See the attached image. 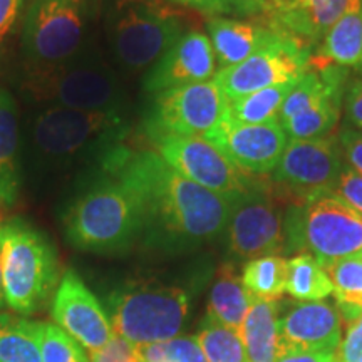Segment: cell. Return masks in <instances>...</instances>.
Segmentation results:
<instances>
[{
	"instance_id": "6da1fadb",
	"label": "cell",
	"mask_w": 362,
	"mask_h": 362,
	"mask_svg": "<svg viewBox=\"0 0 362 362\" xmlns=\"http://www.w3.org/2000/svg\"><path fill=\"white\" fill-rule=\"evenodd\" d=\"M98 168L123 180L138 194L143 208L141 240L146 247L187 252L223 235L233 198L185 178L156 151H136L123 144Z\"/></svg>"
},
{
	"instance_id": "7a4b0ae2",
	"label": "cell",
	"mask_w": 362,
	"mask_h": 362,
	"mask_svg": "<svg viewBox=\"0 0 362 362\" xmlns=\"http://www.w3.org/2000/svg\"><path fill=\"white\" fill-rule=\"evenodd\" d=\"M129 124L119 112L45 106L29 128L30 153L39 170L66 171L98 161L123 146Z\"/></svg>"
},
{
	"instance_id": "3957f363",
	"label": "cell",
	"mask_w": 362,
	"mask_h": 362,
	"mask_svg": "<svg viewBox=\"0 0 362 362\" xmlns=\"http://www.w3.org/2000/svg\"><path fill=\"white\" fill-rule=\"evenodd\" d=\"M98 170L96 178L67 208L64 237L81 252H126L143 235L141 203L123 180Z\"/></svg>"
},
{
	"instance_id": "277c9868",
	"label": "cell",
	"mask_w": 362,
	"mask_h": 362,
	"mask_svg": "<svg viewBox=\"0 0 362 362\" xmlns=\"http://www.w3.org/2000/svg\"><path fill=\"white\" fill-rule=\"evenodd\" d=\"M0 252L8 309L24 317L42 310L61 282L57 252L47 235L22 218L4 220Z\"/></svg>"
},
{
	"instance_id": "5b68a950",
	"label": "cell",
	"mask_w": 362,
	"mask_h": 362,
	"mask_svg": "<svg viewBox=\"0 0 362 362\" xmlns=\"http://www.w3.org/2000/svg\"><path fill=\"white\" fill-rule=\"evenodd\" d=\"M106 305L116 336L141 347L180 336L192 312V292L173 284L128 282L110 292Z\"/></svg>"
},
{
	"instance_id": "8992f818",
	"label": "cell",
	"mask_w": 362,
	"mask_h": 362,
	"mask_svg": "<svg viewBox=\"0 0 362 362\" xmlns=\"http://www.w3.org/2000/svg\"><path fill=\"white\" fill-rule=\"evenodd\" d=\"M94 0H30L21 29L29 72L61 66L93 47Z\"/></svg>"
},
{
	"instance_id": "52a82bcc",
	"label": "cell",
	"mask_w": 362,
	"mask_h": 362,
	"mask_svg": "<svg viewBox=\"0 0 362 362\" xmlns=\"http://www.w3.org/2000/svg\"><path fill=\"white\" fill-rule=\"evenodd\" d=\"M25 88L47 106L124 115L123 84L94 47L61 66L29 72Z\"/></svg>"
},
{
	"instance_id": "ba28073f",
	"label": "cell",
	"mask_w": 362,
	"mask_h": 362,
	"mask_svg": "<svg viewBox=\"0 0 362 362\" xmlns=\"http://www.w3.org/2000/svg\"><path fill=\"white\" fill-rule=\"evenodd\" d=\"M185 33V17L166 0H117L107 16L112 56L129 72L155 66Z\"/></svg>"
},
{
	"instance_id": "9c48e42d",
	"label": "cell",
	"mask_w": 362,
	"mask_h": 362,
	"mask_svg": "<svg viewBox=\"0 0 362 362\" xmlns=\"http://www.w3.org/2000/svg\"><path fill=\"white\" fill-rule=\"evenodd\" d=\"M284 237L285 252L309 250L322 267H327L359 255L362 216L336 193L319 194L288 208Z\"/></svg>"
},
{
	"instance_id": "30bf717a",
	"label": "cell",
	"mask_w": 362,
	"mask_h": 362,
	"mask_svg": "<svg viewBox=\"0 0 362 362\" xmlns=\"http://www.w3.org/2000/svg\"><path fill=\"white\" fill-rule=\"evenodd\" d=\"M228 115V101L215 78L153 96L143 121L151 141L165 136H205Z\"/></svg>"
},
{
	"instance_id": "8fae6325",
	"label": "cell",
	"mask_w": 362,
	"mask_h": 362,
	"mask_svg": "<svg viewBox=\"0 0 362 362\" xmlns=\"http://www.w3.org/2000/svg\"><path fill=\"white\" fill-rule=\"evenodd\" d=\"M312 47L272 25L270 37L237 66L225 67L215 74L226 101L248 96L257 90L292 83L309 66Z\"/></svg>"
},
{
	"instance_id": "7c38bea8",
	"label": "cell",
	"mask_w": 362,
	"mask_h": 362,
	"mask_svg": "<svg viewBox=\"0 0 362 362\" xmlns=\"http://www.w3.org/2000/svg\"><path fill=\"white\" fill-rule=\"evenodd\" d=\"M226 248L235 260H253L284 250V218L264 185L233 198L225 226Z\"/></svg>"
},
{
	"instance_id": "4fadbf2b",
	"label": "cell",
	"mask_w": 362,
	"mask_h": 362,
	"mask_svg": "<svg viewBox=\"0 0 362 362\" xmlns=\"http://www.w3.org/2000/svg\"><path fill=\"white\" fill-rule=\"evenodd\" d=\"M156 153L185 178L223 197L235 198L255 181L203 136H165L153 141Z\"/></svg>"
},
{
	"instance_id": "5bb4252c",
	"label": "cell",
	"mask_w": 362,
	"mask_h": 362,
	"mask_svg": "<svg viewBox=\"0 0 362 362\" xmlns=\"http://www.w3.org/2000/svg\"><path fill=\"white\" fill-rule=\"evenodd\" d=\"M344 168L342 151L330 136L315 139H291L272 173L274 181L298 202L334 193Z\"/></svg>"
},
{
	"instance_id": "9a60e30c",
	"label": "cell",
	"mask_w": 362,
	"mask_h": 362,
	"mask_svg": "<svg viewBox=\"0 0 362 362\" xmlns=\"http://www.w3.org/2000/svg\"><path fill=\"white\" fill-rule=\"evenodd\" d=\"M245 173L265 175L277 168L288 138L279 121L264 124L237 123L226 117L203 136Z\"/></svg>"
},
{
	"instance_id": "2e32d148",
	"label": "cell",
	"mask_w": 362,
	"mask_h": 362,
	"mask_svg": "<svg viewBox=\"0 0 362 362\" xmlns=\"http://www.w3.org/2000/svg\"><path fill=\"white\" fill-rule=\"evenodd\" d=\"M52 319L89 352L103 349L115 337L110 315L74 270L64 272L57 285Z\"/></svg>"
},
{
	"instance_id": "e0dca14e",
	"label": "cell",
	"mask_w": 362,
	"mask_h": 362,
	"mask_svg": "<svg viewBox=\"0 0 362 362\" xmlns=\"http://www.w3.org/2000/svg\"><path fill=\"white\" fill-rule=\"evenodd\" d=\"M216 74V59L210 39L202 30H187L163 54L155 66L149 67L143 89L149 94L205 83Z\"/></svg>"
},
{
	"instance_id": "ac0fdd59",
	"label": "cell",
	"mask_w": 362,
	"mask_h": 362,
	"mask_svg": "<svg viewBox=\"0 0 362 362\" xmlns=\"http://www.w3.org/2000/svg\"><path fill=\"white\" fill-rule=\"evenodd\" d=\"M341 315L327 302H298L279 317V354L291 351L337 352Z\"/></svg>"
},
{
	"instance_id": "d6986e66",
	"label": "cell",
	"mask_w": 362,
	"mask_h": 362,
	"mask_svg": "<svg viewBox=\"0 0 362 362\" xmlns=\"http://www.w3.org/2000/svg\"><path fill=\"white\" fill-rule=\"evenodd\" d=\"M351 4L352 0H272L262 21L314 47Z\"/></svg>"
},
{
	"instance_id": "ffe728a7",
	"label": "cell",
	"mask_w": 362,
	"mask_h": 362,
	"mask_svg": "<svg viewBox=\"0 0 362 362\" xmlns=\"http://www.w3.org/2000/svg\"><path fill=\"white\" fill-rule=\"evenodd\" d=\"M19 107L6 89H0V223L21 197Z\"/></svg>"
},
{
	"instance_id": "44dd1931",
	"label": "cell",
	"mask_w": 362,
	"mask_h": 362,
	"mask_svg": "<svg viewBox=\"0 0 362 362\" xmlns=\"http://www.w3.org/2000/svg\"><path fill=\"white\" fill-rule=\"evenodd\" d=\"M208 39L220 69L237 66L252 56L272 34L269 22L240 21L233 17H208Z\"/></svg>"
},
{
	"instance_id": "7402d4cb",
	"label": "cell",
	"mask_w": 362,
	"mask_h": 362,
	"mask_svg": "<svg viewBox=\"0 0 362 362\" xmlns=\"http://www.w3.org/2000/svg\"><path fill=\"white\" fill-rule=\"evenodd\" d=\"M312 57L339 67H356L362 56V0H352L351 7L324 35Z\"/></svg>"
},
{
	"instance_id": "603a6c76",
	"label": "cell",
	"mask_w": 362,
	"mask_h": 362,
	"mask_svg": "<svg viewBox=\"0 0 362 362\" xmlns=\"http://www.w3.org/2000/svg\"><path fill=\"white\" fill-rule=\"evenodd\" d=\"M279 302L253 297L242 336L248 362H275L279 356Z\"/></svg>"
},
{
	"instance_id": "cb8c5ba5",
	"label": "cell",
	"mask_w": 362,
	"mask_h": 362,
	"mask_svg": "<svg viewBox=\"0 0 362 362\" xmlns=\"http://www.w3.org/2000/svg\"><path fill=\"white\" fill-rule=\"evenodd\" d=\"M252 300L253 296L245 288L242 277L235 272L233 264H225L220 267L211 285L206 314L240 334Z\"/></svg>"
},
{
	"instance_id": "d4e9b609",
	"label": "cell",
	"mask_w": 362,
	"mask_h": 362,
	"mask_svg": "<svg viewBox=\"0 0 362 362\" xmlns=\"http://www.w3.org/2000/svg\"><path fill=\"white\" fill-rule=\"evenodd\" d=\"M0 362H42L39 322L0 312Z\"/></svg>"
},
{
	"instance_id": "484cf974",
	"label": "cell",
	"mask_w": 362,
	"mask_h": 362,
	"mask_svg": "<svg viewBox=\"0 0 362 362\" xmlns=\"http://www.w3.org/2000/svg\"><path fill=\"white\" fill-rule=\"evenodd\" d=\"M285 291L297 300L319 302L334 293V285L327 272L310 253H300L287 260Z\"/></svg>"
},
{
	"instance_id": "4316f807",
	"label": "cell",
	"mask_w": 362,
	"mask_h": 362,
	"mask_svg": "<svg viewBox=\"0 0 362 362\" xmlns=\"http://www.w3.org/2000/svg\"><path fill=\"white\" fill-rule=\"evenodd\" d=\"M293 83L296 81L272 86V88L260 89L235 101H228V117H232L237 123L245 124H264L277 121L280 107Z\"/></svg>"
},
{
	"instance_id": "83f0119b",
	"label": "cell",
	"mask_w": 362,
	"mask_h": 362,
	"mask_svg": "<svg viewBox=\"0 0 362 362\" xmlns=\"http://www.w3.org/2000/svg\"><path fill=\"white\" fill-rule=\"evenodd\" d=\"M344 96H329L319 101L300 115L282 121L280 126L291 139H315L324 138L336 128L339 116H341Z\"/></svg>"
},
{
	"instance_id": "f1b7e54d",
	"label": "cell",
	"mask_w": 362,
	"mask_h": 362,
	"mask_svg": "<svg viewBox=\"0 0 362 362\" xmlns=\"http://www.w3.org/2000/svg\"><path fill=\"white\" fill-rule=\"evenodd\" d=\"M242 282L253 297L262 300H279L287 282V260L279 255L248 260L243 267Z\"/></svg>"
},
{
	"instance_id": "f546056e",
	"label": "cell",
	"mask_w": 362,
	"mask_h": 362,
	"mask_svg": "<svg viewBox=\"0 0 362 362\" xmlns=\"http://www.w3.org/2000/svg\"><path fill=\"white\" fill-rule=\"evenodd\" d=\"M194 339L206 362H248L242 336L211 315H205Z\"/></svg>"
},
{
	"instance_id": "4dcf8cb0",
	"label": "cell",
	"mask_w": 362,
	"mask_h": 362,
	"mask_svg": "<svg viewBox=\"0 0 362 362\" xmlns=\"http://www.w3.org/2000/svg\"><path fill=\"white\" fill-rule=\"evenodd\" d=\"M334 285L337 305L362 309V259L347 257L324 267Z\"/></svg>"
},
{
	"instance_id": "1f68e13d",
	"label": "cell",
	"mask_w": 362,
	"mask_h": 362,
	"mask_svg": "<svg viewBox=\"0 0 362 362\" xmlns=\"http://www.w3.org/2000/svg\"><path fill=\"white\" fill-rule=\"evenodd\" d=\"M42 362H90L81 344L56 324L39 322Z\"/></svg>"
},
{
	"instance_id": "d6a6232c",
	"label": "cell",
	"mask_w": 362,
	"mask_h": 362,
	"mask_svg": "<svg viewBox=\"0 0 362 362\" xmlns=\"http://www.w3.org/2000/svg\"><path fill=\"white\" fill-rule=\"evenodd\" d=\"M139 354L143 362H206L197 339L187 336L141 346Z\"/></svg>"
},
{
	"instance_id": "836d02e7",
	"label": "cell",
	"mask_w": 362,
	"mask_h": 362,
	"mask_svg": "<svg viewBox=\"0 0 362 362\" xmlns=\"http://www.w3.org/2000/svg\"><path fill=\"white\" fill-rule=\"evenodd\" d=\"M210 17H264L267 12L265 0H166Z\"/></svg>"
},
{
	"instance_id": "e575fe53",
	"label": "cell",
	"mask_w": 362,
	"mask_h": 362,
	"mask_svg": "<svg viewBox=\"0 0 362 362\" xmlns=\"http://www.w3.org/2000/svg\"><path fill=\"white\" fill-rule=\"evenodd\" d=\"M30 0H0V57L11 40L21 33Z\"/></svg>"
},
{
	"instance_id": "d590c367",
	"label": "cell",
	"mask_w": 362,
	"mask_h": 362,
	"mask_svg": "<svg viewBox=\"0 0 362 362\" xmlns=\"http://www.w3.org/2000/svg\"><path fill=\"white\" fill-rule=\"evenodd\" d=\"M89 359L90 362H143L139 347L116 334L103 349L89 352Z\"/></svg>"
},
{
	"instance_id": "8d00e7d4",
	"label": "cell",
	"mask_w": 362,
	"mask_h": 362,
	"mask_svg": "<svg viewBox=\"0 0 362 362\" xmlns=\"http://www.w3.org/2000/svg\"><path fill=\"white\" fill-rule=\"evenodd\" d=\"M334 193L341 197L357 215L362 216V175L352 170L351 166L344 165Z\"/></svg>"
},
{
	"instance_id": "74e56055",
	"label": "cell",
	"mask_w": 362,
	"mask_h": 362,
	"mask_svg": "<svg viewBox=\"0 0 362 362\" xmlns=\"http://www.w3.org/2000/svg\"><path fill=\"white\" fill-rule=\"evenodd\" d=\"M337 362H362V315L347 327V336L337 349Z\"/></svg>"
},
{
	"instance_id": "f35d334b",
	"label": "cell",
	"mask_w": 362,
	"mask_h": 362,
	"mask_svg": "<svg viewBox=\"0 0 362 362\" xmlns=\"http://www.w3.org/2000/svg\"><path fill=\"white\" fill-rule=\"evenodd\" d=\"M339 146L351 168L362 175V131L342 129L339 133Z\"/></svg>"
},
{
	"instance_id": "ab89813d",
	"label": "cell",
	"mask_w": 362,
	"mask_h": 362,
	"mask_svg": "<svg viewBox=\"0 0 362 362\" xmlns=\"http://www.w3.org/2000/svg\"><path fill=\"white\" fill-rule=\"evenodd\" d=\"M344 111L351 129L362 131V79H356L347 86L344 96Z\"/></svg>"
},
{
	"instance_id": "60d3db41",
	"label": "cell",
	"mask_w": 362,
	"mask_h": 362,
	"mask_svg": "<svg viewBox=\"0 0 362 362\" xmlns=\"http://www.w3.org/2000/svg\"><path fill=\"white\" fill-rule=\"evenodd\" d=\"M275 362H337V352L291 351L279 354Z\"/></svg>"
},
{
	"instance_id": "b9f144b4",
	"label": "cell",
	"mask_w": 362,
	"mask_h": 362,
	"mask_svg": "<svg viewBox=\"0 0 362 362\" xmlns=\"http://www.w3.org/2000/svg\"><path fill=\"white\" fill-rule=\"evenodd\" d=\"M6 292H4V274H2V252H0V310L6 309Z\"/></svg>"
},
{
	"instance_id": "7bdbcfd3",
	"label": "cell",
	"mask_w": 362,
	"mask_h": 362,
	"mask_svg": "<svg viewBox=\"0 0 362 362\" xmlns=\"http://www.w3.org/2000/svg\"><path fill=\"white\" fill-rule=\"evenodd\" d=\"M356 69H357V71H359V72H361V74H362V56H361V59H359V62H357Z\"/></svg>"
},
{
	"instance_id": "ee69618b",
	"label": "cell",
	"mask_w": 362,
	"mask_h": 362,
	"mask_svg": "<svg viewBox=\"0 0 362 362\" xmlns=\"http://www.w3.org/2000/svg\"><path fill=\"white\" fill-rule=\"evenodd\" d=\"M270 2H272V0H265V4H267V8H269V6H270Z\"/></svg>"
},
{
	"instance_id": "f6af8a7d",
	"label": "cell",
	"mask_w": 362,
	"mask_h": 362,
	"mask_svg": "<svg viewBox=\"0 0 362 362\" xmlns=\"http://www.w3.org/2000/svg\"><path fill=\"white\" fill-rule=\"evenodd\" d=\"M359 257H361V259H362V250H361V252H359Z\"/></svg>"
}]
</instances>
